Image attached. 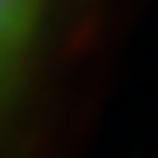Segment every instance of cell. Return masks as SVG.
I'll return each instance as SVG.
<instances>
[{
  "label": "cell",
  "mask_w": 158,
  "mask_h": 158,
  "mask_svg": "<svg viewBox=\"0 0 158 158\" xmlns=\"http://www.w3.org/2000/svg\"><path fill=\"white\" fill-rule=\"evenodd\" d=\"M53 0H0V88L13 79L18 62L35 44V31L44 22Z\"/></svg>",
  "instance_id": "obj_1"
}]
</instances>
